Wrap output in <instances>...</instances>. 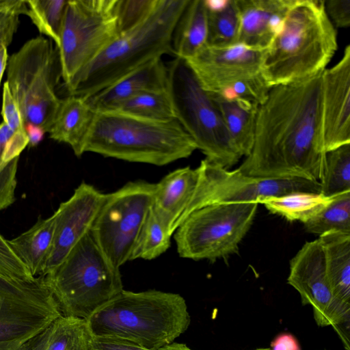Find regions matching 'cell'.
<instances>
[{"mask_svg": "<svg viewBox=\"0 0 350 350\" xmlns=\"http://www.w3.org/2000/svg\"><path fill=\"white\" fill-rule=\"evenodd\" d=\"M323 72L270 88L258 106L253 146L237 168L240 172L265 178L320 181L325 162L321 138Z\"/></svg>", "mask_w": 350, "mask_h": 350, "instance_id": "obj_1", "label": "cell"}, {"mask_svg": "<svg viewBox=\"0 0 350 350\" xmlns=\"http://www.w3.org/2000/svg\"><path fill=\"white\" fill-rule=\"evenodd\" d=\"M337 48L336 29L324 0H294L265 51L262 78L269 88L312 78L326 69Z\"/></svg>", "mask_w": 350, "mask_h": 350, "instance_id": "obj_2", "label": "cell"}, {"mask_svg": "<svg viewBox=\"0 0 350 350\" xmlns=\"http://www.w3.org/2000/svg\"><path fill=\"white\" fill-rule=\"evenodd\" d=\"M190 322L180 295L124 289L86 320L92 337L116 338L152 350L174 342Z\"/></svg>", "mask_w": 350, "mask_h": 350, "instance_id": "obj_3", "label": "cell"}, {"mask_svg": "<svg viewBox=\"0 0 350 350\" xmlns=\"http://www.w3.org/2000/svg\"><path fill=\"white\" fill-rule=\"evenodd\" d=\"M189 0H158L139 25L120 35L83 68L66 88L88 98L148 62L174 55L172 37Z\"/></svg>", "mask_w": 350, "mask_h": 350, "instance_id": "obj_4", "label": "cell"}, {"mask_svg": "<svg viewBox=\"0 0 350 350\" xmlns=\"http://www.w3.org/2000/svg\"><path fill=\"white\" fill-rule=\"evenodd\" d=\"M196 149L176 119L154 120L113 110L96 112L84 153L163 166L189 157Z\"/></svg>", "mask_w": 350, "mask_h": 350, "instance_id": "obj_5", "label": "cell"}, {"mask_svg": "<svg viewBox=\"0 0 350 350\" xmlns=\"http://www.w3.org/2000/svg\"><path fill=\"white\" fill-rule=\"evenodd\" d=\"M42 277L62 315L85 321L124 289L120 269L108 261L90 232Z\"/></svg>", "mask_w": 350, "mask_h": 350, "instance_id": "obj_6", "label": "cell"}, {"mask_svg": "<svg viewBox=\"0 0 350 350\" xmlns=\"http://www.w3.org/2000/svg\"><path fill=\"white\" fill-rule=\"evenodd\" d=\"M167 68V88L175 118L207 161L227 170L235 165L241 157L209 93L202 88L184 59L175 57Z\"/></svg>", "mask_w": 350, "mask_h": 350, "instance_id": "obj_7", "label": "cell"}, {"mask_svg": "<svg viewBox=\"0 0 350 350\" xmlns=\"http://www.w3.org/2000/svg\"><path fill=\"white\" fill-rule=\"evenodd\" d=\"M7 79L24 124L49 133L62 103L55 87L61 77L58 49L40 35L25 42L8 57Z\"/></svg>", "mask_w": 350, "mask_h": 350, "instance_id": "obj_8", "label": "cell"}, {"mask_svg": "<svg viewBox=\"0 0 350 350\" xmlns=\"http://www.w3.org/2000/svg\"><path fill=\"white\" fill-rule=\"evenodd\" d=\"M258 204H213L193 211L175 230L179 256L215 261L237 252L253 223Z\"/></svg>", "mask_w": 350, "mask_h": 350, "instance_id": "obj_9", "label": "cell"}, {"mask_svg": "<svg viewBox=\"0 0 350 350\" xmlns=\"http://www.w3.org/2000/svg\"><path fill=\"white\" fill-rule=\"evenodd\" d=\"M116 3L117 0H68L57 49L65 88L119 36Z\"/></svg>", "mask_w": 350, "mask_h": 350, "instance_id": "obj_10", "label": "cell"}, {"mask_svg": "<svg viewBox=\"0 0 350 350\" xmlns=\"http://www.w3.org/2000/svg\"><path fill=\"white\" fill-rule=\"evenodd\" d=\"M198 178L193 194L174 226V232L193 211L221 203L260 202L269 198L294 192L321 193L318 181L303 178L275 179L245 175L238 169L229 171L206 159L197 167Z\"/></svg>", "mask_w": 350, "mask_h": 350, "instance_id": "obj_11", "label": "cell"}, {"mask_svg": "<svg viewBox=\"0 0 350 350\" xmlns=\"http://www.w3.org/2000/svg\"><path fill=\"white\" fill-rule=\"evenodd\" d=\"M156 183L129 182L107 193L90 230L96 243L116 268L130 260L146 214L153 204Z\"/></svg>", "mask_w": 350, "mask_h": 350, "instance_id": "obj_12", "label": "cell"}, {"mask_svg": "<svg viewBox=\"0 0 350 350\" xmlns=\"http://www.w3.org/2000/svg\"><path fill=\"white\" fill-rule=\"evenodd\" d=\"M0 350H18L62 315L42 276L26 281L0 278Z\"/></svg>", "mask_w": 350, "mask_h": 350, "instance_id": "obj_13", "label": "cell"}, {"mask_svg": "<svg viewBox=\"0 0 350 350\" xmlns=\"http://www.w3.org/2000/svg\"><path fill=\"white\" fill-rule=\"evenodd\" d=\"M287 282L299 293L302 304L312 307L317 324L334 327L341 338L342 326L349 325L350 306L337 301L332 295L319 239L306 242L291 260Z\"/></svg>", "mask_w": 350, "mask_h": 350, "instance_id": "obj_14", "label": "cell"}, {"mask_svg": "<svg viewBox=\"0 0 350 350\" xmlns=\"http://www.w3.org/2000/svg\"><path fill=\"white\" fill-rule=\"evenodd\" d=\"M265 51L240 43L224 47L206 44L185 60L205 91L218 93L237 82L262 78Z\"/></svg>", "mask_w": 350, "mask_h": 350, "instance_id": "obj_15", "label": "cell"}, {"mask_svg": "<svg viewBox=\"0 0 350 350\" xmlns=\"http://www.w3.org/2000/svg\"><path fill=\"white\" fill-rule=\"evenodd\" d=\"M107 197L86 183H81L72 196L62 202L55 215L53 242L42 275L60 264L72 247L89 232Z\"/></svg>", "mask_w": 350, "mask_h": 350, "instance_id": "obj_16", "label": "cell"}, {"mask_svg": "<svg viewBox=\"0 0 350 350\" xmlns=\"http://www.w3.org/2000/svg\"><path fill=\"white\" fill-rule=\"evenodd\" d=\"M321 138L325 153L350 144V45L322 73Z\"/></svg>", "mask_w": 350, "mask_h": 350, "instance_id": "obj_17", "label": "cell"}, {"mask_svg": "<svg viewBox=\"0 0 350 350\" xmlns=\"http://www.w3.org/2000/svg\"><path fill=\"white\" fill-rule=\"evenodd\" d=\"M294 0H235L239 17L238 43L266 49L281 29Z\"/></svg>", "mask_w": 350, "mask_h": 350, "instance_id": "obj_18", "label": "cell"}, {"mask_svg": "<svg viewBox=\"0 0 350 350\" xmlns=\"http://www.w3.org/2000/svg\"><path fill=\"white\" fill-rule=\"evenodd\" d=\"M167 68L161 57L153 59L85 98L96 112L111 111L145 91L166 89Z\"/></svg>", "mask_w": 350, "mask_h": 350, "instance_id": "obj_19", "label": "cell"}, {"mask_svg": "<svg viewBox=\"0 0 350 350\" xmlns=\"http://www.w3.org/2000/svg\"><path fill=\"white\" fill-rule=\"evenodd\" d=\"M96 112L87 100L76 95H68L62 103L49 137L69 145L77 157L84 153V146L96 117Z\"/></svg>", "mask_w": 350, "mask_h": 350, "instance_id": "obj_20", "label": "cell"}, {"mask_svg": "<svg viewBox=\"0 0 350 350\" xmlns=\"http://www.w3.org/2000/svg\"><path fill=\"white\" fill-rule=\"evenodd\" d=\"M92 341L85 320L62 315L18 350H92Z\"/></svg>", "mask_w": 350, "mask_h": 350, "instance_id": "obj_21", "label": "cell"}, {"mask_svg": "<svg viewBox=\"0 0 350 350\" xmlns=\"http://www.w3.org/2000/svg\"><path fill=\"white\" fill-rule=\"evenodd\" d=\"M198 178V168L177 169L156 183L153 205L174 226L187 206Z\"/></svg>", "mask_w": 350, "mask_h": 350, "instance_id": "obj_22", "label": "cell"}, {"mask_svg": "<svg viewBox=\"0 0 350 350\" xmlns=\"http://www.w3.org/2000/svg\"><path fill=\"white\" fill-rule=\"evenodd\" d=\"M334 297L350 306V233L332 231L319 236Z\"/></svg>", "mask_w": 350, "mask_h": 350, "instance_id": "obj_23", "label": "cell"}, {"mask_svg": "<svg viewBox=\"0 0 350 350\" xmlns=\"http://www.w3.org/2000/svg\"><path fill=\"white\" fill-rule=\"evenodd\" d=\"M209 94L220 111L239 154L241 157L248 156L254 144L256 118L259 105L241 99L226 100L215 93Z\"/></svg>", "mask_w": 350, "mask_h": 350, "instance_id": "obj_24", "label": "cell"}, {"mask_svg": "<svg viewBox=\"0 0 350 350\" xmlns=\"http://www.w3.org/2000/svg\"><path fill=\"white\" fill-rule=\"evenodd\" d=\"M55 215L40 218L28 230L11 240L10 246L34 277L42 275L51 249L54 232Z\"/></svg>", "mask_w": 350, "mask_h": 350, "instance_id": "obj_25", "label": "cell"}, {"mask_svg": "<svg viewBox=\"0 0 350 350\" xmlns=\"http://www.w3.org/2000/svg\"><path fill=\"white\" fill-rule=\"evenodd\" d=\"M207 38L208 12L204 0H189L173 33L174 55L191 57L207 44Z\"/></svg>", "mask_w": 350, "mask_h": 350, "instance_id": "obj_26", "label": "cell"}, {"mask_svg": "<svg viewBox=\"0 0 350 350\" xmlns=\"http://www.w3.org/2000/svg\"><path fill=\"white\" fill-rule=\"evenodd\" d=\"M170 221L153 205L149 208L135 241L130 260H153L170 246Z\"/></svg>", "mask_w": 350, "mask_h": 350, "instance_id": "obj_27", "label": "cell"}, {"mask_svg": "<svg viewBox=\"0 0 350 350\" xmlns=\"http://www.w3.org/2000/svg\"><path fill=\"white\" fill-rule=\"evenodd\" d=\"M333 197H326L321 193L294 192L266 198L260 204L269 212L288 221H300L304 224L324 209Z\"/></svg>", "mask_w": 350, "mask_h": 350, "instance_id": "obj_28", "label": "cell"}, {"mask_svg": "<svg viewBox=\"0 0 350 350\" xmlns=\"http://www.w3.org/2000/svg\"><path fill=\"white\" fill-rule=\"evenodd\" d=\"M113 110L154 120L176 119L167 88L142 92L124 101Z\"/></svg>", "mask_w": 350, "mask_h": 350, "instance_id": "obj_29", "label": "cell"}, {"mask_svg": "<svg viewBox=\"0 0 350 350\" xmlns=\"http://www.w3.org/2000/svg\"><path fill=\"white\" fill-rule=\"evenodd\" d=\"M319 183L321 193L326 197L350 191V144L325 153V167Z\"/></svg>", "mask_w": 350, "mask_h": 350, "instance_id": "obj_30", "label": "cell"}, {"mask_svg": "<svg viewBox=\"0 0 350 350\" xmlns=\"http://www.w3.org/2000/svg\"><path fill=\"white\" fill-rule=\"evenodd\" d=\"M68 0L25 1L27 15L40 33L51 40L58 49L60 32Z\"/></svg>", "mask_w": 350, "mask_h": 350, "instance_id": "obj_31", "label": "cell"}, {"mask_svg": "<svg viewBox=\"0 0 350 350\" xmlns=\"http://www.w3.org/2000/svg\"><path fill=\"white\" fill-rule=\"evenodd\" d=\"M304 225L308 232L319 236L332 231L350 233V191L334 196L324 209Z\"/></svg>", "mask_w": 350, "mask_h": 350, "instance_id": "obj_32", "label": "cell"}, {"mask_svg": "<svg viewBox=\"0 0 350 350\" xmlns=\"http://www.w3.org/2000/svg\"><path fill=\"white\" fill-rule=\"evenodd\" d=\"M208 12L207 44L228 46L238 43L239 17L235 0H230L222 10Z\"/></svg>", "mask_w": 350, "mask_h": 350, "instance_id": "obj_33", "label": "cell"}, {"mask_svg": "<svg viewBox=\"0 0 350 350\" xmlns=\"http://www.w3.org/2000/svg\"><path fill=\"white\" fill-rule=\"evenodd\" d=\"M158 0H117L119 36L142 23L152 12Z\"/></svg>", "mask_w": 350, "mask_h": 350, "instance_id": "obj_34", "label": "cell"}, {"mask_svg": "<svg viewBox=\"0 0 350 350\" xmlns=\"http://www.w3.org/2000/svg\"><path fill=\"white\" fill-rule=\"evenodd\" d=\"M35 278L14 254L8 241L0 234V278L10 281H26Z\"/></svg>", "mask_w": 350, "mask_h": 350, "instance_id": "obj_35", "label": "cell"}, {"mask_svg": "<svg viewBox=\"0 0 350 350\" xmlns=\"http://www.w3.org/2000/svg\"><path fill=\"white\" fill-rule=\"evenodd\" d=\"M18 159L10 163H0V211L11 206L16 200Z\"/></svg>", "mask_w": 350, "mask_h": 350, "instance_id": "obj_36", "label": "cell"}, {"mask_svg": "<svg viewBox=\"0 0 350 350\" xmlns=\"http://www.w3.org/2000/svg\"><path fill=\"white\" fill-rule=\"evenodd\" d=\"M1 114L3 122L14 132H25V124L19 108L14 99L8 84L4 82Z\"/></svg>", "mask_w": 350, "mask_h": 350, "instance_id": "obj_37", "label": "cell"}, {"mask_svg": "<svg viewBox=\"0 0 350 350\" xmlns=\"http://www.w3.org/2000/svg\"><path fill=\"white\" fill-rule=\"evenodd\" d=\"M92 350H152L120 340L105 337H92ZM155 350H193L185 344L172 342Z\"/></svg>", "mask_w": 350, "mask_h": 350, "instance_id": "obj_38", "label": "cell"}, {"mask_svg": "<svg viewBox=\"0 0 350 350\" xmlns=\"http://www.w3.org/2000/svg\"><path fill=\"white\" fill-rule=\"evenodd\" d=\"M324 7L335 28L350 26V0H324Z\"/></svg>", "mask_w": 350, "mask_h": 350, "instance_id": "obj_39", "label": "cell"}, {"mask_svg": "<svg viewBox=\"0 0 350 350\" xmlns=\"http://www.w3.org/2000/svg\"><path fill=\"white\" fill-rule=\"evenodd\" d=\"M272 350H301L297 339L291 334L278 336L271 345Z\"/></svg>", "mask_w": 350, "mask_h": 350, "instance_id": "obj_40", "label": "cell"}, {"mask_svg": "<svg viewBox=\"0 0 350 350\" xmlns=\"http://www.w3.org/2000/svg\"><path fill=\"white\" fill-rule=\"evenodd\" d=\"M25 129L29 138V145L31 147L37 146L43 139L44 131L32 124H25Z\"/></svg>", "mask_w": 350, "mask_h": 350, "instance_id": "obj_41", "label": "cell"}, {"mask_svg": "<svg viewBox=\"0 0 350 350\" xmlns=\"http://www.w3.org/2000/svg\"><path fill=\"white\" fill-rule=\"evenodd\" d=\"M230 0H204L207 12H217L224 8Z\"/></svg>", "mask_w": 350, "mask_h": 350, "instance_id": "obj_42", "label": "cell"}, {"mask_svg": "<svg viewBox=\"0 0 350 350\" xmlns=\"http://www.w3.org/2000/svg\"><path fill=\"white\" fill-rule=\"evenodd\" d=\"M8 46L7 45H2L0 47V84L7 67L8 59Z\"/></svg>", "mask_w": 350, "mask_h": 350, "instance_id": "obj_43", "label": "cell"}, {"mask_svg": "<svg viewBox=\"0 0 350 350\" xmlns=\"http://www.w3.org/2000/svg\"><path fill=\"white\" fill-rule=\"evenodd\" d=\"M255 350H272V349H267V348H266V349H262H262H255Z\"/></svg>", "mask_w": 350, "mask_h": 350, "instance_id": "obj_44", "label": "cell"}, {"mask_svg": "<svg viewBox=\"0 0 350 350\" xmlns=\"http://www.w3.org/2000/svg\"><path fill=\"white\" fill-rule=\"evenodd\" d=\"M0 298H1V295H0Z\"/></svg>", "mask_w": 350, "mask_h": 350, "instance_id": "obj_45", "label": "cell"}]
</instances>
